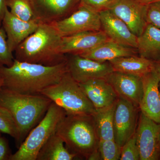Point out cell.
I'll return each mask as SVG.
<instances>
[{
	"mask_svg": "<svg viewBox=\"0 0 160 160\" xmlns=\"http://www.w3.org/2000/svg\"><path fill=\"white\" fill-rule=\"evenodd\" d=\"M154 68L156 71L157 72L159 78V87L160 91V61L154 62Z\"/></svg>",
	"mask_w": 160,
	"mask_h": 160,
	"instance_id": "obj_35",
	"label": "cell"
},
{
	"mask_svg": "<svg viewBox=\"0 0 160 160\" xmlns=\"http://www.w3.org/2000/svg\"><path fill=\"white\" fill-rule=\"evenodd\" d=\"M137 49L142 57L149 59L160 53V29L147 23L142 34L138 37Z\"/></svg>",
	"mask_w": 160,
	"mask_h": 160,
	"instance_id": "obj_21",
	"label": "cell"
},
{
	"mask_svg": "<svg viewBox=\"0 0 160 160\" xmlns=\"http://www.w3.org/2000/svg\"><path fill=\"white\" fill-rule=\"evenodd\" d=\"M103 31L110 40L124 46L137 49L138 37L121 19L109 10L99 12Z\"/></svg>",
	"mask_w": 160,
	"mask_h": 160,
	"instance_id": "obj_14",
	"label": "cell"
},
{
	"mask_svg": "<svg viewBox=\"0 0 160 160\" xmlns=\"http://www.w3.org/2000/svg\"><path fill=\"white\" fill-rule=\"evenodd\" d=\"M113 71L142 78L152 71L154 62L142 57L131 56L114 59L109 61Z\"/></svg>",
	"mask_w": 160,
	"mask_h": 160,
	"instance_id": "obj_20",
	"label": "cell"
},
{
	"mask_svg": "<svg viewBox=\"0 0 160 160\" xmlns=\"http://www.w3.org/2000/svg\"><path fill=\"white\" fill-rule=\"evenodd\" d=\"M3 86V82L2 80L1 79V78H0V91H1V89H2Z\"/></svg>",
	"mask_w": 160,
	"mask_h": 160,
	"instance_id": "obj_36",
	"label": "cell"
},
{
	"mask_svg": "<svg viewBox=\"0 0 160 160\" xmlns=\"http://www.w3.org/2000/svg\"><path fill=\"white\" fill-rule=\"evenodd\" d=\"M15 58L9 51L7 42V35L2 27H0V66H12Z\"/></svg>",
	"mask_w": 160,
	"mask_h": 160,
	"instance_id": "obj_27",
	"label": "cell"
},
{
	"mask_svg": "<svg viewBox=\"0 0 160 160\" xmlns=\"http://www.w3.org/2000/svg\"><path fill=\"white\" fill-rule=\"evenodd\" d=\"M138 109L122 98L117 101L113 119L114 140L121 148L136 131Z\"/></svg>",
	"mask_w": 160,
	"mask_h": 160,
	"instance_id": "obj_10",
	"label": "cell"
},
{
	"mask_svg": "<svg viewBox=\"0 0 160 160\" xmlns=\"http://www.w3.org/2000/svg\"><path fill=\"white\" fill-rule=\"evenodd\" d=\"M7 9L6 0H0V27H2V22Z\"/></svg>",
	"mask_w": 160,
	"mask_h": 160,
	"instance_id": "obj_32",
	"label": "cell"
},
{
	"mask_svg": "<svg viewBox=\"0 0 160 160\" xmlns=\"http://www.w3.org/2000/svg\"><path fill=\"white\" fill-rule=\"evenodd\" d=\"M148 6L142 5L136 0H118L108 10L121 19L138 37L147 24L146 14Z\"/></svg>",
	"mask_w": 160,
	"mask_h": 160,
	"instance_id": "obj_11",
	"label": "cell"
},
{
	"mask_svg": "<svg viewBox=\"0 0 160 160\" xmlns=\"http://www.w3.org/2000/svg\"><path fill=\"white\" fill-rule=\"evenodd\" d=\"M79 84L95 109L111 106L118 98L112 86L106 79H93Z\"/></svg>",
	"mask_w": 160,
	"mask_h": 160,
	"instance_id": "obj_18",
	"label": "cell"
},
{
	"mask_svg": "<svg viewBox=\"0 0 160 160\" xmlns=\"http://www.w3.org/2000/svg\"><path fill=\"white\" fill-rule=\"evenodd\" d=\"M143 95L139 105L142 113L160 124V91L159 78L155 68L142 78Z\"/></svg>",
	"mask_w": 160,
	"mask_h": 160,
	"instance_id": "obj_13",
	"label": "cell"
},
{
	"mask_svg": "<svg viewBox=\"0 0 160 160\" xmlns=\"http://www.w3.org/2000/svg\"><path fill=\"white\" fill-rule=\"evenodd\" d=\"M68 72L66 60L54 66L20 62L10 67L0 66L3 89L22 94H41L44 89L58 82Z\"/></svg>",
	"mask_w": 160,
	"mask_h": 160,
	"instance_id": "obj_1",
	"label": "cell"
},
{
	"mask_svg": "<svg viewBox=\"0 0 160 160\" xmlns=\"http://www.w3.org/2000/svg\"><path fill=\"white\" fill-rule=\"evenodd\" d=\"M66 114L62 108L52 102L44 117L30 131L10 160H37L40 149L56 133L59 123Z\"/></svg>",
	"mask_w": 160,
	"mask_h": 160,
	"instance_id": "obj_6",
	"label": "cell"
},
{
	"mask_svg": "<svg viewBox=\"0 0 160 160\" xmlns=\"http://www.w3.org/2000/svg\"><path fill=\"white\" fill-rule=\"evenodd\" d=\"M52 23L62 37L102 28L99 13L80 5L69 16Z\"/></svg>",
	"mask_w": 160,
	"mask_h": 160,
	"instance_id": "obj_8",
	"label": "cell"
},
{
	"mask_svg": "<svg viewBox=\"0 0 160 160\" xmlns=\"http://www.w3.org/2000/svg\"><path fill=\"white\" fill-rule=\"evenodd\" d=\"M138 2L142 4V5H149L152 3L160 2V0H136Z\"/></svg>",
	"mask_w": 160,
	"mask_h": 160,
	"instance_id": "obj_34",
	"label": "cell"
},
{
	"mask_svg": "<svg viewBox=\"0 0 160 160\" xmlns=\"http://www.w3.org/2000/svg\"><path fill=\"white\" fill-rule=\"evenodd\" d=\"M116 102L106 108L95 109L92 114L99 141L114 140L113 119Z\"/></svg>",
	"mask_w": 160,
	"mask_h": 160,
	"instance_id": "obj_23",
	"label": "cell"
},
{
	"mask_svg": "<svg viewBox=\"0 0 160 160\" xmlns=\"http://www.w3.org/2000/svg\"><path fill=\"white\" fill-rule=\"evenodd\" d=\"M110 39L103 30L85 31L62 37L61 51L64 54H78Z\"/></svg>",
	"mask_w": 160,
	"mask_h": 160,
	"instance_id": "obj_17",
	"label": "cell"
},
{
	"mask_svg": "<svg viewBox=\"0 0 160 160\" xmlns=\"http://www.w3.org/2000/svg\"><path fill=\"white\" fill-rule=\"evenodd\" d=\"M68 55L66 56L68 72L78 83L93 79H106L114 71L109 62H99L78 54Z\"/></svg>",
	"mask_w": 160,
	"mask_h": 160,
	"instance_id": "obj_7",
	"label": "cell"
},
{
	"mask_svg": "<svg viewBox=\"0 0 160 160\" xmlns=\"http://www.w3.org/2000/svg\"><path fill=\"white\" fill-rule=\"evenodd\" d=\"M6 5L12 14L20 19L40 22L32 0H6Z\"/></svg>",
	"mask_w": 160,
	"mask_h": 160,
	"instance_id": "obj_24",
	"label": "cell"
},
{
	"mask_svg": "<svg viewBox=\"0 0 160 160\" xmlns=\"http://www.w3.org/2000/svg\"><path fill=\"white\" fill-rule=\"evenodd\" d=\"M62 40L53 23L40 22L36 30L16 49L15 59L46 66L59 64L66 60L61 51Z\"/></svg>",
	"mask_w": 160,
	"mask_h": 160,
	"instance_id": "obj_2",
	"label": "cell"
},
{
	"mask_svg": "<svg viewBox=\"0 0 160 160\" xmlns=\"http://www.w3.org/2000/svg\"><path fill=\"white\" fill-rule=\"evenodd\" d=\"M118 0H80V5L85 6L92 11L99 13L108 10Z\"/></svg>",
	"mask_w": 160,
	"mask_h": 160,
	"instance_id": "obj_29",
	"label": "cell"
},
{
	"mask_svg": "<svg viewBox=\"0 0 160 160\" xmlns=\"http://www.w3.org/2000/svg\"><path fill=\"white\" fill-rule=\"evenodd\" d=\"M102 159V156L99 150L95 152L90 156L88 160H99Z\"/></svg>",
	"mask_w": 160,
	"mask_h": 160,
	"instance_id": "obj_33",
	"label": "cell"
},
{
	"mask_svg": "<svg viewBox=\"0 0 160 160\" xmlns=\"http://www.w3.org/2000/svg\"><path fill=\"white\" fill-rule=\"evenodd\" d=\"M98 150L104 160H118L121 157V147L115 140H100Z\"/></svg>",
	"mask_w": 160,
	"mask_h": 160,
	"instance_id": "obj_26",
	"label": "cell"
},
{
	"mask_svg": "<svg viewBox=\"0 0 160 160\" xmlns=\"http://www.w3.org/2000/svg\"><path fill=\"white\" fill-rule=\"evenodd\" d=\"M52 103L51 100L42 94H24L1 89L0 105L10 112L17 127L18 148L44 117Z\"/></svg>",
	"mask_w": 160,
	"mask_h": 160,
	"instance_id": "obj_3",
	"label": "cell"
},
{
	"mask_svg": "<svg viewBox=\"0 0 160 160\" xmlns=\"http://www.w3.org/2000/svg\"><path fill=\"white\" fill-rule=\"evenodd\" d=\"M40 22L52 23L71 14L80 0H32ZM76 10V9H74Z\"/></svg>",
	"mask_w": 160,
	"mask_h": 160,
	"instance_id": "obj_15",
	"label": "cell"
},
{
	"mask_svg": "<svg viewBox=\"0 0 160 160\" xmlns=\"http://www.w3.org/2000/svg\"><path fill=\"white\" fill-rule=\"evenodd\" d=\"M41 94L62 108L66 114L92 115L95 110L79 83L68 72L58 82L44 89Z\"/></svg>",
	"mask_w": 160,
	"mask_h": 160,
	"instance_id": "obj_5",
	"label": "cell"
},
{
	"mask_svg": "<svg viewBox=\"0 0 160 160\" xmlns=\"http://www.w3.org/2000/svg\"><path fill=\"white\" fill-rule=\"evenodd\" d=\"M39 22H26L6 9L2 26L6 32L9 51L13 53L19 45L37 29Z\"/></svg>",
	"mask_w": 160,
	"mask_h": 160,
	"instance_id": "obj_16",
	"label": "cell"
},
{
	"mask_svg": "<svg viewBox=\"0 0 160 160\" xmlns=\"http://www.w3.org/2000/svg\"><path fill=\"white\" fill-rule=\"evenodd\" d=\"M64 142L54 133L41 148L37 160H72L77 157L64 146Z\"/></svg>",
	"mask_w": 160,
	"mask_h": 160,
	"instance_id": "obj_22",
	"label": "cell"
},
{
	"mask_svg": "<svg viewBox=\"0 0 160 160\" xmlns=\"http://www.w3.org/2000/svg\"><path fill=\"white\" fill-rule=\"evenodd\" d=\"M121 160H140L136 132L121 148Z\"/></svg>",
	"mask_w": 160,
	"mask_h": 160,
	"instance_id": "obj_28",
	"label": "cell"
},
{
	"mask_svg": "<svg viewBox=\"0 0 160 160\" xmlns=\"http://www.w3.org/2000/svg\"><path fill=\"white\" fill-rule=\"evenodd\" d=\"M56 134L77 157L88 160L98 150L99 139L92 114H66L59 123Z\"/></svg>",
	"mask_w": 160,
	"mask_h": 160,
	"instance_id": "obj_4",
	"label": "cell"
},
{
	"mask_svg": "<svg viewBox=\"0 0 160 160\" xmlns=\"http://www.w3.org/2000/svg\"><path fill=\"white\" fill-rule=\"evenodd\" d=\"M0 132L9 135L14 138L16 145L19 140V133L16 124L8 110L0 105Z\"/></svg>",
	"mask_w": 160,
	"mask_h": 160,
	"instance_id": "obj_25",
	"label": "cell"
},
{
	"mask_svg": "<svg viewBox=\"0 0 160 160\" xmlns=\"http://www.w3.org/2000/svg\"><path fill=\"white\" fill-rule=\"evenodd\" d=\"M12 154L8 140L0 135V160H10Z\"/></svg>",
	"mask_w": 160,
	"mask_h": 160,
	"instance_id": "obj_31",
	"label": "cell"
},
{
	"mask_svg": "<svg viewBox=\"0 0 160 160\" xmlns=\"http://www.w3.org/2000/svg\"><path fill=\"white\" fill-rule=\"evenodd\" d=\"M140 160H156L160 154V124L141 113L136 131Z\"/></svg>",
	"mask_w": 160,
	"mask_h": 160,
	"instance_id": "obj_9",
	"label": "cell"
},
{
	"mask_svg": "<svg viewBox=\"0 0 160 160\" xmlns=\"http://www.w3.org/2000/svg\"><path fill=\"white\" fill-rule=\"evenodd\" d=\"M106 79L112 86L118 98L128 100L139 108L143 95L142 78L113 71Z\"/></svg>",
	"mask_w": 160,
	"mask_h": 160,
	"instance_id": "obj_12",
	"label": "cell"
},
{
	"mask_svg": "<svg viewBox=\"0 0 160 160\" xmlns=\"http://www.w3.org/2000/svg\"><path fill=\"white\" fill-rule=\"evenodd\" d=\"M146 22L160 29V2L148 6L146 14Z\"/></svg>",
	"mask_w": 160,
	"mask_h": 160,
	"instance_id": "obj_30",
	"label": "cell"
},
{
	"mask_svg": "<svg viewBox=\"0 0 160 160\" xmlns=\"http://www.w3.org/2000/svg\"><path fill=\"white\" fill-rule=\"evenodd\" d=\"M134 48L124 46L109 39L93 49L81 52V56L99 62H109L114 59L135 55Z\"/></svg>",
	"mask_w": 160,
	"mask_h": 160,
	"instance_id": "obj_19",
	"label": "cell"
}]
</instances>
